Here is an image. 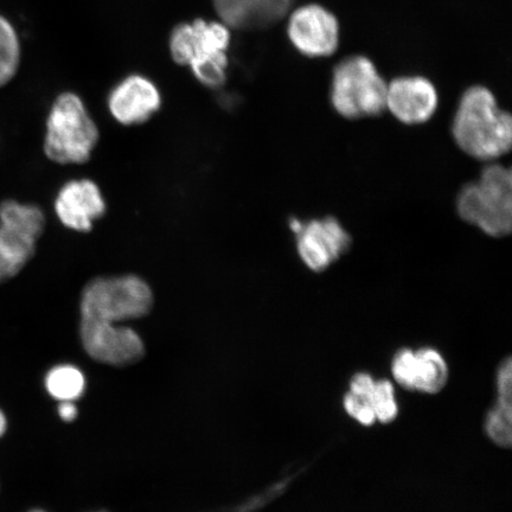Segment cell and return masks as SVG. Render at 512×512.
<instances>
[{
	"instance_id": "obj_18",
	"label": "cell",
	"mask_w": 512,
	"mask_h": 512,
	"mask_svg": "<svg viewBox=\"0 0 512 512\" xmlns=\"http://www.w3.org/2000/svg\"><path fill=\"white\" fill-rule=\"evenodd\" d=\"M85 387V376L80 369L69 364L51 369L46 377L47 392L61 402L79 399Z\"/></svg>"
},
{
	"instance_id": "obj_11",
	"label": "cell",
	"mask_w": 512,
	"mask_h": 512,
	"mask_svg": "<svg viewBox=\"0 0 512 512\" xmlns=\"http://www.w3.org/2000/svg\"><path fill=\"white\" fill-rule=\"evenodd\" d=\"M293 233L299 258L313 272L328 270L351 246L350 234L335 217L302 221Z\"/></svg>"
},
{
	"instance_id": "obj_22",
	"label": "cell",
	"mask_w": 512,
	"mask_h": 512,
	"mask_svg": "<svg viewBox=\"0 0 512 512\" xmlns=\"http://www.w3.org/2000/svg\"><path fill=\"white\" fill-rule=\"evenodd\" d=\"M59 415L63 421H73L78 416V408L73 401H62L59 406Z\"/></svg>"
},
{
	"instance_id": "obj_20",
	"label": "cell",
	"mask_w": 512,
	"mask_h": 512,
	"mask_svg": "<svg viewBox=\"0 0 512 512\" xmlns=\"http://www.w3.org/2000/svg\"><path fill=\"white\" fill-rule=\"evenodd\" d=\"M392 371L394 379L407 390H414L415 382V352L402 349L395 355Z\"/></svg>"
},
{
	"instance_id": "obj_2",
	"label": "cell",
	"mask_w": 512,
	"mask_h": 512,
	"mask_svg": "<svg viewBox=\"0 0 512 512\" xmlns=\"http://www.w3.org/2000/svg\"><path fill=\"white\" fill-rule=\"evenodd\" d=\"M387 87L386 76L368 56H344L331 69L330 102L345 119L379 117L386 112Z\"/></svg>"
},
{
	"instance_id": "obj_19",
	"label": "cell",
	"mask_w": 512,
	"mask_h": 512,
	"mask_svg": "<svg viewBox=\"0 0 512 512\" xmlns=\"http://www.w3.org/2000/svg\"><path fill=\"white\" fill-rule=\"evenodd\" d=\"M357 395L367 398L370 407L373 408L376 420L382 424H389L398 416L399 407L395 401L394 387L389 381H374L367 393Z\"/></svg>"
},
{
	"instance_id": "obj_21",
	"label": "cell",
	"mask_w": 512,
	"mask_h": 512,
	"mask_svg": "<svg viewBox=\"0 0 512 512\" xmlns=\"http://www.w3.org/2000/svg\"><path fill=\"white\" fill-rule=\"evenodd\" d=\"M345 411L364 426L374 425L376 416L366 398L361 395L349 393L344 398Z\"/></svg>"
},
{
	"instance_id": "obj_3",
	"label": "cell",
	"mask_w": 512,
	"mask_h": 512,
	"mask_svg": "<svg viewBox=\"0 0 512 512\" xmlns=\"http://www.w3.org/2000/svg\"><path fill=\"white\" fill-rule=\"evenodd\" d=\"M230 29L222 22L195 19L172 30L170 53L179 66L190 67L203 86L219 88L227 80Z\"/></svg>"
},
{
	"instance_id": "obj_17",
	"label": "cell",
	"mask_w": 512,
	"mask_h": 512,
	"mask_svg": "<svg viewBox=\"0 0 512 512\" xmlns=\"http://www.w3.org/2000/svg\"><path fill=\"white\" fill-rule=\"evenodd\" d=\"M21 61V38L14 23L0 12V89L16 78Z\"/></svg>"
},
{
	"instance_id": "obj_15",
	"label": "cell",
	"mask_w": 512,
	"mask_h": 512,
	"mask_svg": "<svg viewBox=\"0 0 512 512\" xmlns=\"http://www.w3.org/2000/svg\"><path fill=\"white\" fill-rule=\"evenodd\" d=\"M498 401L489 413L485 422V430L490 439L501 447L511 446V411H512V368L508 357L498 369L497 374Z\"/></svg>"
},
{
	"instance_id": "obj_5",
	"label": "cell",
	"mask_w": 512,
	"mask_h": 512,
	"mask_svg": "<svg viewBox=\"0 0 512 512\" xmlns=\"http://www.w3.org/2000/svg\"><path fill=\"white\" fill-rule=\"evenodd\" d=\"M464 221L492 238H503L512 227L511 171L501 164L486 166L477 182L465 185L457 198Z\"/></svg>"
},
{
	"instance_id": "obj_23",
	"label": "cell",
	"mask_w": 512,
	"mask_h": 512,
	"mask_svg": "<svg viewBox=\"0 0 512 512\" xmlns=\"http://www.w3.org/2000/svg\"><path fill=\"white\" fill-rule=\"evenodd\" d=\"M6 431H8V419H6V415L0 409V438H3Z\"/></svg>"
},
{
	"instance_id": "obj_7",
	"label": "cell",
	"mask_w": 512,
	"mask_h": 512,
	"mask_svg": "<svg viewBox=\"0 0 512 512\" xmlns=\"http://www.w3.org/2000/svg\"><path fill=\"white\" fill-rule=\"evenodd\" d=\"M46 215L34 203H0V286L21 274L46 230Z\"/></svg>"
},
{
	"instance_id": "obj_1",
	"label": "cell",
	"mask_w": 512,
	"mask_h": 512,
	"mask_svg": "<svg viewBox=\"0 0 512 512\" xmlns=\"http://www.w3.org/2000/svg\"><path fill=\"white\" fill-rule=\"evenodd\" d=\"M452 134L467 156L495 162L511 150V115L499 108L497 96L488 86L473 85L460 96Z\"/></svg>"
},
{
	"instance_id": "obj_12",
	"label": "cell",
	"mask_w": 512,
	"mask_h": 512,
	"mask_svg": "<svg viewBox=\"0 0 512 512\" xmlns=\"http://www.w3.org/2000/svg\"><path fill=\"white\" fill-rule=\"evenodd\" d=\"M217 16L230 30L264 31L280 27L302 0H213Z\"/></svg>"
},
{
	"instance_id": "obj_9",
	"label": "cell",
	"mask_w": 512,
	"mask_h": 512,
	"mask_svg": "<svg viewBox=\"0 0 512 512\" xmlns=\"http://www.w3.org/2000/svg\"><path fill=\"white\" fill-rule=\"evenodd\" d=\"M80 335L87 354L110 366H130L145 354L143 339L127 326L81 319Z\"/></svg>"
},
{
	"instance_id": "obj_14",
	"label": "cell",
	"mask_w": 512,
	"mask_h": 512,
	"mask_svg": "<svg viewBox=\"0 0 512 512\" xmlns=\"http://www.w3.org/2000/svg\"><path fill=\"white\" fill-rule=\"evenodd\" d=\"M162 107V95L151 80L143 75H130L108 96L112 117L124 126L145 124Z\"/></svg>"
},
{
	"instance_id": "obj_10",
	"label": "cell",
	"mask_w": 512,
	"mask_h": 512,
	"mask_svg": "<svg viewBox=\"0 0 512 512\" xmlns=\"http://www.w3.org/2000/svg\"><path fill=\"white\" fill-rule=\"evenodd\" d=\"M439 99L437 85L426 75L403 74L388 80L386 111L402 124H426L437 113Z\"/></svg>"
},
{
	"instance_id": "obj_6",
	"label": "cell",
	"mask_w": 512,
	"mask_h": 512,
	"mask_svg": "<svg viewBox=\"0 0 512 512\" xmlns=\"http://www.w3.org/2000/svg\"><path fill=\"white\" fill-rule=\"evenodd\" d=\"M153 307V292L138 275L96 278L83 288L81 319L118 324L124 320L143 318Z\"/></svg>"
},
{
	"instance_id": "obj_16",
	"label": "cell",
	"mask_w": 512,
	"mask_h": 512,
	"mask_svg": "<svg viewBox=\"0 0 512 512\" xmlns=\"http://www.w3.org/2000/svg\"><path fill=\"white\" fill-rule=\"evenodd\" d=\"M447 377V364L438 351L425 348L416 352L414 390L437 394L445 387Z\"/></svg>"
},
{
	"instance_id": "obj_4",
	"label": "cell",
	"mask_w": 512,
	"mask_h": 512,
	"mask_svg": "<svg viewBox=\"0 0 512 512\" xmlns=\"http://www.w3.org/2000/svg\"><path fill=\"white\" fill-rule=\"evenodd\" d=\"M46 127L44 155L56 164H85L99 143V128L75 93L57 96L50 107Z\"/></svg>"
},
{
	"instance_id": "obj_24",
	"label": "cell",
	"mask_w": 512,
	"mask_h": 512,
	"mask_svg": "<svg viewBox=\"0 0 512 512\" xmlns=\"http://www.w3.org/2000/svg\"><path fill=\"white\" fill-rule=\"evenodd\" d=\"M29 512H46V511H43V510H40V509H35V510H30Z\"/></svg>"
},
{
	"instance_id": "obj_8",
	"label": "cell",
	"mask_w": 512,
	"mask_h": 512,
	"mask_svg": "<svg viewBox=\"0 0 512 512\" xmlns=\"http://www.w3.org/2000/svg\"><path fill=\"white\" fill-rule=\"evenodd\" d=\"M285 31L291 46L307 59H331L341 46L337 16L318 3L296 6L286 18Z\"/></svg>"
},
{
	"instance_id": "obj_13",
	"label": "cell",
	"mask_w": 512,
	"mask_h": 512,
	"mask_svg": "<svg viewBox=\"0 0 512 512\" xmlns=\"http://www.w3.org/2000/svg\"><path fill=\"white\" fill-rule=\"evenodd\" d=\"M54 209L64 227L88 233L95 221L104 217L107 206L100 188L91 179H73L60 189Z\"/></svg>"
}]
</instances>
